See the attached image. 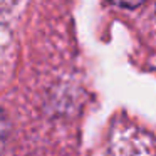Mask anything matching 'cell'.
<instances>
[{
	"mask_svg": "<svg viewBox=\"0 0 156 156\" xmlns=\"http://www.w3.org/2000/svg\"><path fill=\"white\" fill-rule=\"evenodd\" d=\"M112 151L116 156H154L149 138L138 133H133L129 136H116L112 139Z\"/></svg>",
	"mask_w": 156,
	"mask_h": 156,
	"instance_id": "obj_1",
	"label": "cell"
},
{
	"mask_svg": "<svg viewBox=\"0 0 156 156\" xmlns=\"http://www.w3.org/2000/svg\"><path fill=\"white\" fill-rule=\"evenodd\" d=\"M109 2H112L114 5L122 9H134V7H139L144 0H109Z\"/></svg>",
	"mask_w": 156,
	"mask_h": 156,
	"instance_id": "obj_2",
	"label": "cell"
}]
</instances>
